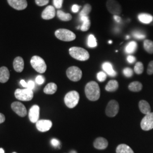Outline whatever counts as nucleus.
Wrapping results in <instances>:
<instances>
[{
	"label": "nucleus",
	"instance_id": "nucleus-48",
	"mask_svg": "<svg viewBox=\"0 0 153 153\" xmlns=\"http://www.w3.org/2000/svg\"><path fill=\"white\" fill-rule=\"evenodd\" d=\"M69 153H77V152H76V151H75V150H71V151L69 152Z\"/></svg>",
	"mask_w": 153,
	"mask_h": 153
},
{
	"label": "nucleus",
	"instance_id": "nucleus-15",
	"mask_svg": "<svg viewBox=\"0 0 153 153\" xmlns=\"http://www.w3.org/2000/svg\"><path fill=\"white\" fill-rule=\"evenodd\" d=\"M56 15L55 8L53 6H48L42 14V17L45 20H49L53 18Z\"/></svg>",
	"mask_w": 153,
	"mask_h": 153
},
{
	"label": "nucleus",
	"instance_id": "nucleus-47",
	"mask_svg": "<svg viewBox=\"0 0 153 153\" xmlns=\"http://www.w3.org/2000/svg\"><path fill=\"white\" fill-rule=\"evenodd\" d=\"M0 153H5V151L2 148H0Z\"/></svg>",
	"mask_w": 153,
	"mask_h": 153
},
{
	"label": "nucleus",
	"instance_id": "nucleus-51",
	"mask_svg": "<svg viewBox=\"0 0 153 153\" xmlns=\"http://www.w3.org/2000/svg\"><path fill=\"white\" fill-rule=\"evenodd\" d=\"M16 153V152H14V153Z\"/></svg>",
	"mask_w": 153,
	"mask_h": 153
},
{
	"label": "nucleus",
	"instance_id": "nucleus-34",
	"mask_svg": "<svg viewBox=\"0 0 153 153\" xmlns=\"http://www.w3.org/2000/svg\"><path fill=\"white\" fill-rule=\"evenodd\" d=\"M107 74L104 71H99L97 74V79L99 82H103L105 81Z\"/></svg>",
	"mask_w": 153,
	"mask_h": 153
},
{
	"label": "nucleus",
	"instance_id": "nucleus-25",
	"mask_svg": "<svg viewBox=\"0 0 153 153\" xmlns=\"http://www.w3.org/2000/svg\"><path fill=\"white\" fill-rule=\"evenodd\" d=\"M116 153H134L128 145L126 144L119 145L116 148Z\"/></svg>",
	"mask_w": 153,
	"mask_h": 153
},
{
	"label": "nucleus",
	"instance_id": "nucleus-16",
	"mask_svg": "<svg viewBox=\"0 0 153 153\" xmlns=\"http://www.w3.org/2000/svg\"><path fill=\"white\" fill-rule=\"evenodd\" d=\"M108 141L103 137H98L94 142V146L98 150H104L107 148Z\"/></svg>",
	"mask_w": 153,
	"mask_h": 153
},
{
	"label": "nucleus",
	"instance_id": "nucleus-31",
	"mask_svg": "<svg viewBox=\"0 0 153 153\" xmlns=\"http://www.w3.org/2000/svg\"><path fill=\"white\" fill-rule=\"evenodd\" d=\"M88 45L90 48H94L97 46V40L92 34L90 35L88 37Z\"/></svg>",
	"mask_w": 153,
	"mask_h": 153
},
{
	"label": "nucleus",
	"instance_id": "nucleus-49",
	"mask_svg": "<svg viewBox=\"0 0 153 153\" xmlns=\"http://www.w3.org/2000/svg\"><path fill=\"white\" fill-rule=\"evenodd\" d=\"M108 43H110V44H111V43H112V42L111 40H109V42H108Z\"/></svg>",
	"mask_w": 153,
	"mask_h": 153
},
{
	"label": "nucleus",
	"instance_id": "nucleus-19",
	"mask_svg": "<svg viewBox=\"0 0 153 153\" xmlns=\"http://www.w3.org/2000/svg\"><path fill=\"white\" fill-rule=\"evenodd\" d=\"M9 77L10 73L9 69L5 66L0 68V82L6 83L9 80Z\"/></svg>",
	"mask_w": 153,
	"mask_h": 153
},
{
	"label": "nucleus",
	"instance_id": "nucleus-8",
	"mask_svg": "<svg viewBox=\"0 0 153 153\" xmlns=\"http://www.w3.org/2000/svg\"><path fill=\"white\" fill-rule=\"evenodd\" d=\"M119 111V105L118 102L115 100H112L109 101L107 104L105 114L108 117H114L117 114Z\"/></svg>",
	"mask_w": 153,
	"mask_h": 153
},
{
	"label": "nucleus",
	"instance_id": "nucleus-50",
	"mask_svg": "<svg viewBox=\"0 0 153 153\" xmlns=\"http://www.w3.org/2000/svg\"><path fill=\"white\" fill-rule=\"evenodd\" d=\"M129 36H126V39H129Z\"/></svg>",
	"mask_w": 153,
	"mask_h": 153
},
{
	"label": "nucleus",
	"instance_id": "nucleus-23",
	"mask_svg": "<svg viewBox=\"0 0 153 153\" xmlns=\"http://www.w3.org/2000/svg\"><path fill=\"white\" fill-rule=\"evenodd\" d=\"M80 20L83 22L82 26L81 27V30L82 31H87L89 30L91 26V22L87 16H80Z\"/></svg>",
	"mask_w": 153,
	"mask_h": 153
},
{
	"label": "nucleus",
	"instance_id": "nucleus-35",
	"mask_svg": "<svg viewBox=\"0 0 153 153\" xmlns=\"http://www.w3.org/2000/svg\"><path fill=\"white\" fill-rule=\"evenodd\" d=\"M123 73L124 75L128 78H130L133 75V71L130 68H126L125 69H124Z\"/></svg>",
	"mask_w": 153,
	"mask_h": 153
},
{
	"label": "nucleus",
	"instance_id": "nucleus-6",
	"mask_svg": "<svg viewBox=\"0 0 153 153\" xmlns=\"http://www.w3.org/2000/svg\"><path fill=\"white\" fill-rule=\"evenodd\" d=\"M14 95L18 100L22 101H30L31 100L33 97V90L28 88L16 89Z\"/></svg>",
	"mask_w": 153,
	"mask_h": 153
},
{
	"label": "nucleus",
	"instance_id": "nucleus-9",
	"mask_svg": "<svg viewBox=\"0 0 153 153\" xmlns=\"http://www.w3.org/2000/svg\"><path fill=\"white\" fill-rule=\"evenodd\" d=\"M106 6L109 13L114 15H119L122 11L120 4L116 0H108Z\"/></svg>",
	"mask_w": 153,
	"mask_h": 153
},
{
	"label": "nucleus",
	"instance_id": "nucleus-10",
	"mask_svg": "<svg viewBox=\"0 0 153 153\" xmlns=\"http://www.w3.org/2000/svg\"><path fill=\"white\" fill-rule=\"evenodd\" d=\"M141 127L143 131H150L153 129V113H149L142 119Z\"/></svg>",
	"mask_w": 153,
	"mask_h": 153
},
{
	"label": "nucleus",
	"instance_id": "nucleus-2",
	"mask_svg": "<svg viewBox=\"0 0 153 153\" xmlns=\"http://www.w3.org/2000/svg\"><path fill=\"white\" fill-rule=\"evenodd\" d=\"M69 54L71 57L77 60L86 61L88 60L90 55L86 49L81 47H73L69 49Z\"/></svg>",
	"mask_w": 153,
	"mask_h": 153
},
{
	"label": "nucleus",
	"instance_id": "nucleus-29",
	"mask_svg": "<svg viewBox=\"0 0 153 153\" xmlns=\"http://www.w3.org/2000/svg\"><path fill=\"white\" fill-rule=\"evenodd\" d=\"M143 47L145 50L150 54L153 53V42L146 39L143 42Z\"/></svg>",
	"mask_w": 153,
	"mask_h": 153
},
{
	"label": "nucleus",
	"instance_id": "nucleus-7",
	"mask_svg": "<svg viewBox=\"0 0 153 153\" xmlns=\"http://www.w3.org/2000/svg\"><path fill=\"white\" fill-rule=\"evenodd\" d=\"M66 76L71 81L77 82L81 79L82 72L79 68L76 66H71L67 69Z\"/></svg>",
	"mask_w": 153,
	"mask_h": 153
},
{
	"label": "nucleus",
	"instance_id": "nucleus-44",
	"mask_svg": "<svg viewBox=\"0 0 153 153\" xmlns=\"http://www.w3.org/2000/svg\"><path fill=\"white\" fill-rule=\"evenodd\" d=\"M5 121V116L4 114L0 113V124L3 123Z\"/></svg>",
	"mask_w": 153,
	"mask_h": 153
},
{
	"label": "nucleus",
	"instance_id": "nucleus-21",
	"mask_svg": "<svg viewBox=\"0 0 153 153\" xmlns=\"http://www.w3.org/2000/svg\"><path fill=\"white\" fill-rule=\"evenodd\" d=\"M138 19L142 23L149 24L153 22V16L148 13H141L138 14Z\"/></svg>",
	"mask_w": 153,
	"mask_h": 153
},
{
	"label": "nucleus",
	"instance_id": "nucleus-37",
	"mask_svg": "<svg viewBox=\"0 0 153 153\" xmlns=\"http://www.w3.org/2000/svg\"><path fill=\"white\" fill-rule=\"evenodd\" d=\"M63 0H53V4L56 9H60L62 5Z\"/></svg>",
	"mask_w": 153,
	"mask_h": 153
},
{
	"label": "nucleus",
	"instance_id": "nucleus-26",
	"mask_svg": "<svg viewBox=\"0 0 153 153\" xmlns=\"http://www.w3.org/2000/svg\"><path fill=\"white\" fill-rule=\"evenodd\" d=\"M57 89V86L55 83H49L44 88V93L47 94H53Z\"/></svg>",
	"mask_w": 153,
	"mask_h": 153
},
{
	"label": "nucleus",
	"instance_id": "nucleus-18",
	"mask_svg": "<svg viewBox=\"0 0 153 153\" xmlns=\"http://www.w3.org/2000/svg\"><path fill=\"white\" fill-rule=\"evenodd\" d=\"M102 68L106 74L111 76H115L117 73L113 68L112 65L108 62H105L102 65Z\"/></svg>",
	"mask_w": 153,
	"mask_h": 153
},
{
	"label": "nucleus",
	"instance_id": "nucleus-38",
	"mask_svg": "<svg viewBox=\"0 0 153 153\" xmlns=\"http://www.w3.org/2000/svg\"><path fill=\"white\" fill-rule=\"evenodd\" d=\"M51 143L53 147H55V148L59 147L60 146V142L56 138H52L51 140Z\"/></svg>",
	"mask_w": 153,
	"mask_h": 153
},
{
	"label": "nucleus",
	"instance_id": "nucleus-39",
	"mask_svg": "<svg viewBox=\"0 0 153 153\" xmlns=\"http://www.w3.org/2000/svg\"><path fill=\"white\" fill-rule=\"evenodd\" d=\"M35 2L38 5L43 6L48 4L49 0H35Z\"/></svg>",
	"mask_w": 153,
	"mask_h": 153
},
{
	"label": "nucleus",
	"instance_id": "nucleus-11",
	"mask_svg": "<svg viewBox=\"0 0 153 153\" xmlns=\"http://www.w3.org/2000/svg\"><path fill=\"white\" fill-rule=\"evenodd\" d=\"M11 108L16 114L21 117L27 115V109L23 104L19 102H14L11 104Z\"/></svg>",
	"mask_w": 153,
	"mask_h": 153
},
{
	"label": "nucleus",
	"instance_id": "nucleus-32",
	"mask_svg": "<svg viewBox=\"0 0 153 153\" xmlns=\"http://www.w3.org/2000/svg\"><path fill=\"white\" fill-rule=\"evenodd\" d=\"M134 71L137 74H141L143 71V65L141 62H137L134 68Z\"/></svg>",
	"mask_w": 153,
	"mask_h": 153
},
{
	"label": "nucleus",
	"instance_id": "nucleus-1",
	"mask_svg": "<svg viewBox=\"0 0 153 153\" xmlns=\"http://www.w3.org/2000/svg\"><path fill=\"white\" fill-rule=\"evenodd\" d=\"M85 91L86 97L91 101L98 100L100 98V88L98 84L95 81H91L87 83Z\"/></svg>",
	"mask_w": 153,
	"mask_h": 153
},
{
	"label": "nucleus",
	"instance_id": "nucleus-24",
	"mask_svg": "<svg viewBox=\"0 0 153 153\" xmlns=\"http://www.w3.org/2000/svg\"><path fill=\"white\" fill-rule=\"evenodd\" d=\"M137 48V43L134 41L130 42L126 45L125 51L128 54H131L135 52Z\"/></svg>",
	"mask_w": 153,
	"mask_h": 153
},
{
	"label": "nucleus",
	"instance_id": "nucleus-42",
	"mask_svg": "<svg viewBox=\"0 0 153 153\" xmlns=\"http://www.w3.org/2000/svg\"><path fill=\"white\" fill-rule=\"evenodd\" d=\"M35 88V83L33 81H28L27 82V88H28L31 90H33Z\"/></svg>",
	"mask_w": 153,
	"mask_h": 153
},
{
	"label": "nucleus",
	"instance_id": "nucleus-13",
	"mask_svg": "<svg viewBox=\"0 0 153 153\" xmlns=\"http://www.w3.org/2000/svg\"><path fill=\"white\" fill-rule=\"evenodd\" d=\"M52 126V123L49 120H40L36 123V126L39 131L42 132L48 131Z\"/></svg>",
	"mask_w": 153,
	"mask_h": 153
},
{
	"label": "nucleus",
	"instance_id": "nucleus-4",
	"mask_svg": "<svg viewBox=\"0 0 153 153\" xmlns=\"http://www.w3.org/2000/svg\"><path fill=\"white\" fill-rule=\"evenodd\" d=\"M79 95L76 91H71L66 94L64 102L66 105L69 108L75 107L79 102Z\"/></svg>",
	"mask_w": 153,
	"mask_h": 153
},
{
	"label": "nucleus",
	"instance_id": "nucleus-5",
	"mask_svg": "<svg viewBox=\"0 0 153 153\" xmlns=\"http://www.w3.org/2000/svg\"><path fill=\"white\" fill-rule=\"evenodd\" d=\"M33 68L39 73H44L47 70V65L44 60L38 56H34L30 61Z\"/></svg>",
	"mask_w": 153,
	"mask_h": 153
},
{
	"label": "nucleus",
	"instance_id": "nucleus-33",
	"mask_svg": "<svg viewBox=\"0 0 153 153\" xmlns=\"http://www.w3.org/2000/svg\"><path fill=\"white\" fill-rule=\"evenodd\" d=\"M132 35L134 38L137 39L138 40H142L145 38L146 35L141 31H136L132 33Z\"/></svg>",
	"mask_w": 153,
	"mask_h": 153
},
{
	"label": "nucleus",
	"instance_id": "nucleus-43",
	"mask_svg": "<svg viewBox=\"0 0 153 153\" xmlns=\"http://www.w3.org/2000/svg\"><path fill=\"white\" fill-rule=\"evenodd\" d=\"M79 8H80V6H79L77 5H74L72 6V8H71V10L73 12V13H77L78 11H79Z\"/></svg>",
	"mask_w": 153,
	"mask_h": 153
},
{
	"label": "nucleus",
	"instance_id": "nucleus-45",
	"mask_svg": "<svg viewBox=\"0 0 153 153\" xmlns=\"http://www.w3.org/2000/svg\"><path fill=\"white\" fill-rule=\"evenodd\" d=\"M114 18L115 21L117 22V23H120L121 21V19L120 17L118 15H114Z\"/></svg>",
	"mask_w": 153,
	"mask_h": 153
},
{
	"label": "nucleus",
	"instance_id": "nucleus-41",
	"mask_svg": "<svg viewBox=\"0 0 153 153\" xmlns=\"http://www.w3.org/2000/svg\"><path fill=\"white\" fill-rule=\"evenodd\" d=\"M127 61L129 63V64H133L134 63L136 60V59L134 56H132V55H129L128 57H127Z\"/></svg>",
	"mask_w": 153,
	"mask_h": 153
},
{
	"label": "nucleus",
	"instance_id": "nucleus-46",
	"mask_svg": "<svg viewBox=\"0 0 153 153\" xmlns=\"http://www.w3.org/2000/svg\"><path fill=\"white\" fill-rule=\"evenodd\" d=\"M20 83H21V85H22L23 87L27 88V82H26V81H25V80H23V79H22V80L20 81Z\"/></svg>",
	"mask_w": 153,
	"mask_h": 153
},
{
	"label": "nucleus",
	"instance_id": "nucleus-3",
	"mask_svg": "<svg viewBox=\"0 0 153 153\" xmlns=\"http://www.w3.org/2000/svg\"><path fill=\"white\" fill-rule=\"evenodd\" d=\"M55 35L57 38L64 42H71L76 38L74 33L64 28H60L56 30Z\"/></svg>",
	"mask_w": 153,
	"mask_h": 153
},
{
	"label": "nucleus",
	"instance_id": "nucleus-40",
	"mask_svg": "<svg viewBox=\"0 0 153 153\" xmlns=\"http://www.w3.org/2000/svg\"><path fill=\"white\" fill-rule=\"evenodd\" d=\"M148 74L149 75H152L153 74V61H152L151 62H150V63L148 65Z\"/></svg>",
	"mask_w": 153,
	"mask_h": 153
},
{
	"label": "nucleus",
	"instance_id": "nucleus-36",
	"mask_svg": "<svg viewBox=\"0 0 153 153\" xmlns=\"http://www.w3.org/2000/svg\"><path fill=\"white\" fill-rule=\"evenodd\" d=\"M35 81L36 82V83L38 84V85H42V84L44 83V81H45V78H44V76L39 75V76H36V78L35 79Z\"/></svg>",
	"mask_w": 153,
	"mask_h": 153
},
{
	"label": "nucleus",
	"instance_id": "nucleus-20",
	"mask_svg": "<svg viewBox=\"0 0 153 153\" xmlns=\"http://www.w3.org/2000/svg\"><path fill=\"white\" fill-rule=\"evenodd\" d=\"M139 108L143 114L147 115L151 112V107L148 102L142 100L139 102Z\"/></svg>",
	"mask_w": 153,
	"mask_h": 153
},
{
	"label": "nucleus",
	"instance_id": "nucleus-27",
	"mask_svg": "<svg viewBox=\"0 0 153 153\" xmlns=\"http://www.w3.org/2000/svg\"><path fill=\"white\" fill-rule=\"evenodd\" d=\"M57 16L62 21H69L72 19V16L71 14L65 13L61 10H58L57 11Z\"/></svg>",
	"mask_w": 153,
	"mask_h": 153
},
{
	"label": "nucleus",
	"instance_id": "nucleus-28",
	"mask_svg": "<svg viewBox=\"0 0 153 153\" xmlns=\"http://www.w3.org/2000/svg\"><path fill=\"white\" fill-rule=\"evenodd\" d=\"M128 88L131 91L138 92L142 90V83L138 81L131 82L129 84Z\"/></svg>",
	"mask_w": 153,
	"mask_h": 153
},
{
	"label": "nucleus",
	"instance_id": "nucleus-30",
	"mask_svg": "<svg viewBox=\"0 0 153 153\" xmlns=\"http://www.w3.org/2000/svg\"><path fill=\"white\" fill-rule=\"evenodd\" d=\"M92 7L91 6L90 4H87L83 6L82 11L80 12L79 16H87L89 14V13L91 11Z\"/></svg>",
	"mask_w": 153,
	"mask_h": 153
},
{
	"label": "nucleus",
	"instance_id": "nucleus-14",
	"mask_svg": "<svg viewBox=\"0 0 153 153\" xmlns=\"http://www.w3.org/2000/svg\"><path fill=\"white\" fill-rule=\"evenodd\" d=\"M40 108L38 105H33L30 109L28 116L30 120L33 123H36L39 119Z\"/></svg>",
	"mask_w": 153,
	"mask_h": 153
},
{
	"label": "nucleus",
	"instance_id": "nucleus-22",
	"mask_svg": "<svg viewBox=\"0 0 153 153\" xmlns=\"http://www.w3.org/2000/svg\"><path fill=\"white\" fill-rule=\"evenodd\" d=\"M119 88V83L116 80H111L105 86V90L109 92H114Z\"/></svg>",
	"mask_w": 153,
	"mask_h": 153
},
{
	"label": "nucleus",
	"instance_id": "nucleus-17",
	"mask_svg": "<svg viewBox=\"0 0 153 153\" xmlns=\"http://www.w3.org/2000/svg\"><path fill=\"white\" fill-rule=\"evenodd\" d=\"M13 67L14 70L18 73H21L24 69V61L21 57H16L13 61Z\"/></svg>",
	"mask_w": 153,
	"mask_h": 153
},
{
	"label": "nucleus",
	"instance_id": "nucleus-12",
	"mask_svg": "<svg viewBox=\"0 0 153 153\" xmlns=\"http://www.w3.org/2000/svg\"><path fill=\"white\" fill-rule=\"evenodd\" d=\"M9 5L17 10H22L25 9L27 6L26 0H7Z\"/></svg>",
	"mask_w": 153,
	"mask_h": 153
}]
</instances>
